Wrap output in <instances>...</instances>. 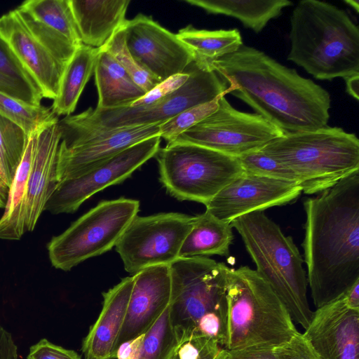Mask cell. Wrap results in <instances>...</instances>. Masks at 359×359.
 <instances>
[{"mask_svg":"<svg viewBox=\"0 0 359 359\" xmlns=\"http://www.w3.org/2000/svg\"><path fill=\"white\" fill-rule=\"evenodd\" d=\"M228 84V93L241 100L284 133L327 126L330 93L295 69L265 53L242 45L210 65Z\"/></svg>","mask_w":359,"mask_h":359,"instance_id":"6da1fadb","label":"cell"},{"mask_svg":"<svg viewBox=\"0 0 359 359\" xmlns=\"http://www.w3.org/2000/svg\"><path fill=\"white\" fill-rule=\"evenodd\" d=\"M307 282L320 308L359 281V172L304 201Z\"/></svg>","mask_w":359,"mask_h":359,"instance_id":"7a4b0ae2","label":"cell"},{"mask_svg":"<svg viewBox=\"0 0 359 359\" xmlns=\"http://www.w3.org/2000/svg\"><path fill=\"white\" fill-rule=\"evenodd\" d=\"M287 60L320 80L359 75V29L343 9L302 0L290 17Z\"/></svg>","mask_w":359,"mask_h":359,"instance_id":"3957f363","label":"cell"},{"mask_svg":"<svg viewBox=\"0 0 359 359\" xmlns=\"http://www.w3.org/2000/svg\"><path fill=\"white\" fill-rule=\"evenodd\" d=\"M169 267L170 316L178 338L202 335L224 348L229 267L207 257L178 258Z\"/></svg>","mask_w":359,"mask_h":359,"instance_id":"277c9868","label":"cell"},{"mask_svg":"<svg viewBox=\"0 0 359 359\" xmlns=\"http://www.w3.org/2000/svg\"><path fill=\"white\" fill-rule=\"evenodd\" d=\"M241 236L256 266V272L271 287L292 320L306 329L313 312L307 299L304 260L291 236L264 211L239 217L231 222Z\"/></svg>","mask_w":359,"mask_h":359,"instance_id":"5b68a950","label":"cell"},{"mask_svg":"<svg viewBox=\"0 0 359 359\" xmlns=\"http://www.w3.org/2000/svg\"><path fill=\"white\" fill-rule=\"evenodd\" d=\"M260 150L290 170L306 194H319L359 172V140L339 127L284 133Z\"/></svg>","mask_w":359,"mask_h":359,"instance_id":"8992f818","label":"cell"},{"mask_svg":"<svg viewBox=\"0 0 359 359\" xmlns=\"http://www.w3.org/2000/svg\"><path fill=\"white\" fill-rule=\"evenodd\" d=\"M227 351L278 346L298 332L271 287L248 266L229 268L226 287Z\"/></svg>","mask_w":359,"mask_h":359,"instance_id":"52a82bcc","label":"cell"},{"mask_svg":"<svg viewBox=\"0 0 359 359\" xmlns=\"http://www.w3.org/2000/svg\"><path fill=\"white\" fill-rule=\"evenodd\" d=\"M189 77L179 89L154 104L111 109L88 108L58 121L61 139H76L116 128L161 124L182 111L228 93V84L215 71L193 61Z\"/></svg>","mask_w":359,"mask_h":359,"instance_id":"ba28073f","label":"cell"},{"mask_svg":"<svg viewBox=\"0 0 359 359\" xmlns=\"http://www.w3.org/2000/svg\"><path fill=\"white\" fill-rule=\"evenodd\" d=\"M156 156L167 191L180 201L205 205L243 172L237 158L191 143H168Z\"/></svg>","mask_w":359,"mask_h":359,"instance_id":"9c48e42d","label":"cell"},{"mask_svg":"<svg viewBox=\"0 0 359 359\" xmlns=\"http://www.w3.org/2000/svg\"><path fill=\"white\" fill-rule=\"evenodd\" d=\"M139 208V201L123 197L100 202L47 244L52 266L70 271L87 259L111 250L137 215Z\"/></svg>","mask_w":359,"mask_h":359,"instance_id":"30bf717a","label":"cell"},{"mask_svg":"<svg viewBox=\"0 0 359 359\" xmlns=\"http://www.w3.org/2000/svg\"><path fill=\"white\" fill-rule=\"evenodd\" d=\"M218 103L215 111L173 142L194 144L238 158L261 149L284 134L259 114L236 109L224 95Z\"/></svg>","mask_w":359,"mask_h":359,"instance_id":"8fae6325","label":"cell"},{"mask_svg":"<svg viewBox=\"0 0 359 359\" xmlns=\"http://www.w3.org/2000/svg\"><path fill=\"white\" fill-rule=\"evenodd\" d=\"M193 221V216L178 212L137 215L115 245L125 270L133 276L149 266L171 264Z\"/></svg>","mask_w":359,"mask_h":359,"instance_id":"7c38bea8","label":"cell"},{"mask_svg":"<svg viewBox=\"0 0 359 359\" xmlns=\"http://www.w3.org/2000/svg\"><path fill=\"white\" fill-rule=\"evenodd\" d=\"M157 135L140 142L100 163L82 175L57 183L44 210L53 214L72 213L98 191L128 178L154 157L160 149Z\"/></svg>","mask_w":359,"mask_h":359,"instance_id":"4fadbf2b","label":"cell"},{"mask_svg":"<svg viewBox=\"0 0 359 359\" xmlns=\"http://www.w3.org/2000/svg\"><path fill=\"white\" fill-rule=\"evenodd\" d=\"M127 47L137 62L162 81L182 73L194 60L191 51L151 16L140 13L123 26Z\"/></svg>","mask_w":359,"mask_h":359,"instance_id":"5bb4252c","label":"cell"},{"mask_svg":"<svg viewBox=\"0 0 359 359\" xmlns=\"http://www.w3.org/2000/svg\"><path fill=\"white\" fill-rule=\"evenodd\" d=\"M301 193L296 182L243 172L205 205V211L231 224L246 214L290 203Z\"/></svg>","mask_w":359,"mask_h":359,"instance_id":"9a60e30c","label":"cell"},{"mask_svg":"<svg viewBox=\"0 0 359 359\" xmlns=\"http://www.w3.org/2000/svg\"><path fill=\"white\" fill-rule=\"evenodd\" d=\"M159 125L116 128L81 138L60 140L57 182L78 177L128 147L159 135Z\"/></svg>","mask_w":359,"mask_h":359,"instance_id":"2e32d148","label":"cell"},{"mask_svg":"<svg viewBox=\"0 0 359 359\" xmlns=\"http://www.w3.org/2000/svg\"><path fill=\"white\" fill-rule=\"evenodd\" d=\"M15 10L31 34L65 67L82 44L69 0H29Z\"/></svg>","mask_w":359,"mask_h":359,"instance_id":"e0dca14e","label":"cell"},{"mask_svg":"<svg viewBox=\"0 0 359 359\" xmlns=\"http://www.w3.org/2000/svg\"><path fill=\"white\" fill-rule=\"evenodd\" d=\"M303 334L319 359H359V310L344 294L317 309Z\"/></svg>","mask_w":359,"mask_h":359,"instance_id":"ac0fdd59","label":"cell"},{"mask_svg":"<svg viewBox=\"0 0 359 359\" xmlns=\"http://www.w3.org/2000/svg\"><path fill=\"white\" fill-rule=\"evenodd\" d=\"M133 276V287L117 341V349L121 344L144 334L170 301L171 278L168 265L149 266Z\"/></svg>","mask_w":359,"mask_h":359,"instance_id":"d6986e66","label":"cell"},{"mask_svg":"<svg viewBox=\"0 0 359 359\" xmlns=\"http://www.w3.org/2000/svg\"><path fill=\"white\" fill-rule=\"evenodd\" d=\"M0 34L33 77L43 97L54 100L65 67L31 34L15 10L0 17Z\"/></svg>","mask_w":359,"mask_h":359,"instance_id":"ffe728a7","label":"cell"},{"mask_svg":"<svg viewBox=\"0 0 359 359\" xmlns=\"http://www.w3.org/2000/svg\"><path fill=\"white\" fill-rule=\"evenodd\" d=\"M133 283V276H128L102 293V311L83 341L84 359L116 358Z\"/></svg>","mask_w":359,"mask_h":359,"instance_id":"44dd1931","label":"cell"},{"mask_svg":"<svg viewBox=\"0 0 359 359\" xmlns=\"http://www.w3.org/2000/svg\"><path fill=\"white\" fill-rule=\"evenodd\" d=\"M58 121L43 128L38 134L28 182L27 231H32L35 228L44 210L45 205L57 183L56 161L61 138Z\"/></svg>","mask_w":359,"mask_h":359,"instance_id":"7402d4cb","label":"cell"},{"mask_svg":"<svg viewBox=\"0 0 359 359\" xmlns=\"http://www.w3.org/2000/svg\"><path fill=\"white\" fill-rule=\"evenodd\" d=\"M82 44L104 47L126 21L130 0H69Z\"/></svg>","mask_w":359,"mask_h":359,"instance_id":"603a6c76","label":"cell"},{"mask_svg":"<svg viewBox=\"0 0 359 359\" xmlns=\"http://www.w3.org/2000/svg\"><path fill=\"white\" fill-rule=\"evenodd\" d=\"M95 81L98 94L95 108L111 109L130 105L146 92L138 86L115 58L103 48L96 60Z\"/></svg>","mask_w":359,"mask_h":359,"instance_id":"cb8c5ba5","label":"cell"},{"mask_svg":"<svg viewBox=\"0 0 359 359\" xmlns=\"http://www.w3.org/2000/svg\"><path fill=\"white\" fill-rule=\"evenodd\" d=\"M39 132L28 136L22 158L9 188L5 210L0 219L1 239L20 240L27 231L28 182Z\"/></svg>","mask_w":359,"mask_h":359,"instance_id":"d4e9b609","label":"cell"},{"mask_svg":"<svg viewBox=\"0 0 359 359\" xmlns=\"http://www.w3.org/2000/svg\"><path fill=\"white\" fill-rule=\"evenodd\" d=\"M233 227L207 211L194 217L192 226L186 236L179 258L211 255L228 256L233 239Z\"/></svg>","mask_w":359,"mask_h":359,"instance_id":"484cf974","label":"cell"},{"mask_svg":"<svg viewBox=\"0 0 359 359\" xmlns=\"http://www.w3.org/2000/svg\"><path fill=\"white\" fill-rule=\"evenodd\" d=\"M187 4L199 7L208 13L233 17L243 26L259 33L282 11L291 5L288 0H186Z\"/></svg>","mask_w":359,"mask_h":359,"instance_id":"4316f807","label":"cell"},{"mask_svg":"<svg viewBox=\"0 0 359 359\" xmlns=\"http://www.w3.org/2000/svg\"><path fill=\"white\" fill-rule=\"evenodd\" d=\"M100 50L81 44L65 66L51 107L57 116H69L76 109L84 87L94 73Z\"/></svg>","mask_w":359,"mask_h":359,"instance_id":"83f0119b","label":"cell"},{"mask_svg":"<svg viewBox=\"0 0 359 359\" xmlns=\"http://www.w3.org/2000/svg\"><path fill=\"white\" fill-rule=\"evenodd\" d=\"M176 36L191 51L194 62L209 68L212 62L236 52L243 44L236 29L207 30L188 25Z\"/></svg>","mask_w":359,"mask_h":359,"instance_id":"f1b7e54d","label":"cell"},{"mask_svg":"<svg viewBox=\"0 0 359 359\" xmlns=\"http://www.w3.org/2000/svg\"><path fill=\"white\" fill-rule=\"evenodd\" d=\"M0 92L39 107L43 95L37 83L0 34Z\"/></svg>","mask_w":359,"mask_h":359,"instance_id":"f546056e","label":"cell"},{"mask_svg":"<svg viewBox=\"0 0 359 359\" xmlns=\"http://www.w3.org/2000/svg\"><path fill=\"white\" fill-rule=\"evenodd\" d=\"M0 114L20 126L27 136L58 121L51 109L32 106L1 92Z\"/></svg>","mask_w":359,"mask_h":359,"instance_id":"4dcf8cb0","label":"cell"},{"mask_svg":"<svg viewBox=\"0 0 359 359\" xmlns=\"http://www.w3.org/2000/svg\"><path fill=\"white\" fill-rule=\"evenodd\" d=\"M177 343L168 305L144 333L139 359H170Z\"/></svg>","mask_w":359,"mask_h":359,"instance_id":"1f68e13d","label":"cell"},{"mask_svg":"<svg viewBox=\"0 0 359 359\" xmlns=\"http://www.w3.org/2000/svg\"><path fill=\"white\" fill-rule=\"evenodd\" d=\"M102 48L115 58L134 82L146 93L161 82L145 70L131 55L126 43L123 27Z\"/></svg>","mask_w":359,"mask_h":359,"instance_id":"d6a6232c","label":"cell"},{"mask_svg":"<svg viewBox=\"0 0 359 359\" xmlns=\"http://www.w3.org/2000/svg\"><path fill=\"white\" fill-rule=\"evenodd\" d=\"M219 97L187 109L161 123L159 125L161 138L165 140L168 143L175 141L182 133L215 111L219 107Z\"/></svg>","mask_w":359,"mask_h":359,"instance_id":"836d02e7","label":"cell"},{"mask_svg":"<svg viewBox=\"0 0 359 359\" xmlns=\"http://www.w3.org/2000/svg\"><path fill=\"white\" fill-rule=\"evenodd\" d=\"M227 350L214 339L197 334L182 336L170 359H226Z\"/></svg>","mask_w":359,"mask_h":359,"instance_id":"e575fe53","label":"cell"},{"mask_svg":"<svg viewBox=\"0 0 359 359\" xmlns=\"http://www.w3.org/2000/svg\"><path fill=\"white\" fill-rule=\"evenodd\" d=\"M237 158L244 172L297 183L290 170L260 149Z\"/></svg>","mask_w":359,"mask_h":359,"instance_id":"d590c367","label":"cell"},{"mask_svg":"<svg viewBox=\"0 0 359 359\" xmlns=\"http://www.w3.org/2000/svg\"><path fill=\"white\" fill-rule=\"evenodd\" d=\"M27 138L20 126L0 114V150L14 175L22 158Z\"/></svg>","mask_w":359,"mask_h":359,"instance_id":"8d00e7d4","label":"cell"},{"mask_svg":"<svg viewBox=\"0 0 359 359\" xmlns=\"http://www.w3.org/2000/svg\"><path fill=\"white\" fill-rule=\"evenodd\" d=\"M189 77V73L187 67L184 72L173 75L161 81L128 107L147 106L161 100L182 86Z\"/></svg>","mask_w":359,"mask_h":359,"instance_id":"74e56055","label":"cell"},{"mask_svg":"<svg viewBox=\"0 0 359 359\" xmlns=\"http://www.w3.org/2000/svg\"><path fill=\"white\" fill-rule=\"evenodd\" d=\"M278 359H319L302 333L297 332L287 342L274 347Z\"/></svg>","mask_w":359,"mask_h":359,"instance_id":"f35d334b","label":"cell"},{"mask_svg":"<svg viewBox=\"0 0 359 359\" xmlns=\"http://www.w3.org/2000/svg\"><path fill=\"white\" fill-rule=\"evenodd\" d=\"M27 359H81L74 351L65 348L41 339L29 348Z\"/></svg>","mask_w":359,"mask_h":359,"instance_id":"ab89813d","label":"cell"},{"mask_svg":"<svg viewBox=\"0 0 359 359\" xmlns=\"http://www.w3.org/2000/svg\"><path fill=\"white\" fill-rule=\"evenodd\" d=\"M226 359H278L274 346H259L227 351Z\"/></svg>","mask_w":359,"mask_h":359,"instance_id":"60d3db41","label":"cell"},{"mask_svg":"<svg viewBox=\"0 0 359 359\" xmlns=\"http://www.w3.org/2000/svg\"><path fill=\"white\" fill-rule=\"evenodd\" d=\"M144 334L121 344L116 351V359H139Z\"/></svg>","mask_w":359,"mask_h":359,"instance_id":"b9f144b4","label":"cell"},{"mask_svg":"<svg viewBox=\"0 0 359 359\" xmlns=\"http://www.w3.org/2000/svg\"><path fill=\"white\" fill-rule=\"evenodd\" d=\"M18 358V346L12 334L0 325V359Z\"/></svg>","mask_w":359,"mask_h":359,"instance_id":"7bdbcfd3","label":"cell"},{"mask_svg":"<svg viewBox=\"0 0 359 359\" xmlns=\"http://www.w3.org/2000/svg\"><path fill=\"white\" fill-rule=\"evenodd\" d=\"M14 174L0 150V184L9 190Z\"/></svg>","mask_w":359,"mask_h":359,"instance_id":"ee69618b","label":"cell"},{"mask_svg":"<svg viewBox=\"0 0 359 359\" xmlns=\"http://www.w3.org/2000/svg\"><path fill=\"white\" fill-rule=\"evenodd\" d=\"M347 306L354 310H359V281L344 293Z\"/></svg>","mask_w":359,"mask_h":359,"instance_id":"f6af8a7d","label":"cell"},{"mask_svg":"<svg viewBox=\"0 0 359 359\" xmlns=\"http://www.w3.org/2000/svg\"><path fill=\"white\" fill-rule=\"evenodd\" d=\"M347 93L358 100L359 75H355L345 79Z\"/></svg>","mask_w":359,"mask_h":359,"instance_id":"bcb514c9","label":"cell"},{"mask_svg":"<svg viewBox=\"0 0 359 359\" xmlns=\"http://www.w3.org/2000/svg\"><path fill=\"white\" fill-rule=\"evenodd\" d=\"M8 189L0 184V208H5L7 202Z\"/></svg>","mask_w":359,"mask_h":359,"instance_id":"7dc6e473","label":"cell"},{"mask_svg":"<svg viewBox=\"0 0 359 359\" xmlns=\"http://www.w3.org/2000/svg\"><path fill=\"white\" fill-rule=\"evenodd\" d=\"M344 2L353 8L357 13L359 11V4L358 0H346Z\"/></svg>","mask_w":359,"mask_h":359,"instance_id":"c3c4849f","label":"cell"}]
</instances>
